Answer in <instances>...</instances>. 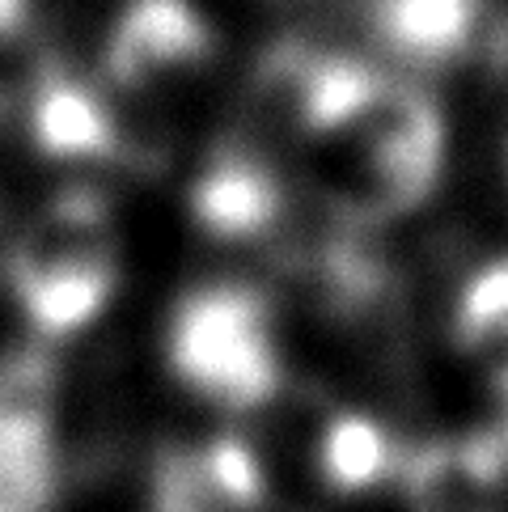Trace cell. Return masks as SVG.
<instances>
[{
	"mask_svg": "<svg viewBox=\"0 0 508 512\" xmlns=\"http://www.w3.org/2000/svg\"><path fill=\"white\" fill-rule=\"evenodd\" d=\"M508 457L496 432L415 445L403 462L411 512H496Z\"/></svg>",
	"mask_w": 508,
	"mask_h": 512,
	"instance_id": "obj_9",
	"label": "cell"
},
{
	"mask_svg": "<svg viewBox=\"0 0 508 512\" xmlns=\"http://www.w3.org/2000/svg\"><path fill=\"white\" fill-rule=\"evenodd\" d=\"M369 39L415 77L508 72V0H369Z\"/></svg>",
	"mask_w": 508,
	"mask_h": 512,
	"instance_id": "obj_5",
	"label": "cell"
},
{
	"mask_svg": "<svg viewBox=\"0 0 508 512\" xmlns=\"http://www.w3.org/2000/svg\"><path fill=\"white\" fill-rule=\"evenodd\" d=\"M166 360L178 386L208 407L246 415L280 390L271 305L259 288L216 280L191 288L166 326Z\"/></svg>",
	"mask_w": 508,
	"mask_h": 512,
	"instance_id": "obj_4",
	"label": "cell"
},
{
	"mask_svg": "<svg viewBox=\"0 0 508 512\" xmlns=\"http://www.w3.org/2000/svg\"><path fill=\"white\" fill-rule=\"evenodd\" d=\"M394 445L373 419L365 415H335L326 419L318 436V474L335 491H360L373 487L390 474Z\"/></svg>",
	"mask_w": 508,
	"mask_h": 512,
	"instance_id": "obj_10",
	"label": "cell"
},
{
	"mask_svg": "<svg viewBox=\"0 0 508 512\" xmlns=\"http://www.w3.org/2000/svg\"><path fill=\"white\" fill-rule=\"evenodd\" d=\"M56 398L60 377L43 339L0 360V508L43 512L56 496Z\"/></svg>",
	"mask_w": 508,
	"mask_h": 512,
	"instance_id": "obj_6",
	"label": "cell"
},
{
	"mask_svg": "<svg viewBox=\"0 0 508 512\" xmlns=\"http://www.w3.org/2000/svg\"><path fill=\"white\" fill-rule=\"evenodd\" d=\"M335 166L322 178V208L377 229L432 195L445 170V119L420 85L381 77L369 102L322 140Z\"/></svg>",
	"mask_w": 508,
	"mask_h": 512,
	"instance_id": "obj_2",
	"label": "cell"
},
{
	"mask_svg": "<svg viewBox=\"0 0 508 512\" xmlns=\"http://www.w3.org/2000/svg\"><path fill=\"white\" fill-rule=\"evenodd\" d=\"M453 339L462 352L508 360V259L479 267L453 309Z\"/></svg>",
	"mask_w": 508,
	"mask_h": 512,
	"instance_id": "obj_11",
	"label": "cell"
},
{
	"mask_svg": "<svg viewBox=\"0 0 508 512\" xmlns=\"http://www.w3.org/2000/svg\"><path fill=\"white\" fill-rule=\"evenodd\" d=\"M187 208L195 229L225 246H288L293 195L280 161H267L242 144L216 140L199 166Z\"/></svg>",
	"mask_w": 508,
	"mask_h": 512,
	"instance_id": "obj_7",
	"label": "cell"
},
{
	"mask_svg": "<svg viewBox=\"0 0 508 512\" xmlns=\"http://www.w3.org/2000/svg\"><path fill=\"white\" fill-rule=\"evenodd\" d=\"M149 512H229L199 445H166L149 474Z\"/></svg>",
	"mask_w": 508,
	"mask_h": 512,
	"instance_id": "obj_12",
	"label": "cell"
},
{
	"mask_svg": "<svg viewBox=\"0 0 508 512\" xmlns=\"http://www.w3.org/2000/svg\"><path fill=\"white\" fill-rule=\"evenodd\" d=\"M30 22V0H0V43L17 39Z\"/></svg>",
	"mask_w": 508,
	"mask_h": 512,
	"instance_id": "obj_13",
	"label": "cell"
},
{
	"mask_svg": "<svg viewBox=\"0 0 508 512\" xmlns=\"http://www.w3.org/2000/svg\"><path fill=\"white\" fill-rule=\"evenodd\" d=\"M0 512H13V508H0Z\"/></svg>",
	"mask_w": 508,
	"mask_h": 512,
	"instance_id": "obj_15",
	"label": "cell"
},
{
	"mask_svg": "<svg viewBox=\"0 0 508 512\" xmlns=\"http://www.w3.org/2000/svg\"><path fill=\"white\" fill-rule=\"evenodd\" d=\"M119 267L115 212L89 187L51 195L5 254L13 305L43 343H64L94 326L119 288Z\"/></svg>",
	"mask_w": 508,
	"mask_h": 512,
	"instance_id": "obj_1",
	"label": "cell"
},
{
	"mask_svg": "<svg viewBox=\"0 0 508 512\" xmlns=\"http://www.w3.org/2000/svg\"><path fill=\"white\" fill-rule=\"evenodd\" d=\"M30 140L51 161H123V132L106 85L68 64H43L34 77Z\"/></svg>",
	"mask_w": 508,
	"mask_h": 512,
	"instance_id": "obj_8",
	"label": "cell"
},
{
	"mask_svg": "<svg viewBox=\"0 0 508 512\" xmlns=\"http://www.w3.org/2000/svg\"><path fill=\"white\" fill-rule=\"evenodd\" d=\"M216 30L191 0H127L102 51L123 161L153 170L170 157L174 119L216 64Z\"/></svg>",
	"mask_w": 508,
	"mask_h": 512,
	"instance_id": "obj_3",
	"label": "cell"
},
{
	"mask_svg": "<svg viewBox=\"0 0 508 512\" xmlns=\"http://www.w3.org/2000/svg\"><path fill=\"white\" fill-rule=\"evenodd\" d=\"M496 436H500V449H504V457H508V415H504V424L496 428Z\"/></svg>",
	"mask_w": 508,
	"mask_h": 512,
	"instance_id": "obj_14",
	"label": "cell"
}]
</instances>
